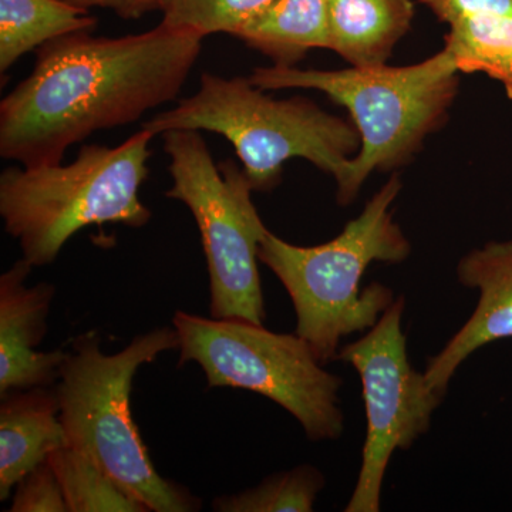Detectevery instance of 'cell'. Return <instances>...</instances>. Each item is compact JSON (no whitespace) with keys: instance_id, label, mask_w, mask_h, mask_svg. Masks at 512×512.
I'll return each instance as SVG.
<instances>
[{"instance_id":"19","label":"cell","mask_w":512,"mask_h":512,"mask_svg":"<svg viewBox=\"0 0 512 512\" xmlns=\"http://www.w3.org/2000/svg\"><path fill=\"white\" fill-rule=\"evenodd\" d=\"M272 0H161L163 23L197 30L202 36L238 29Z\"/></svg>"},{"instance_id":"15","label":"cell","mask_w":512,"mask_h":512,"mask_svg":"<svg viewBox=\"0 0 512 512\" xmlns=\"http://www.w3.org/2000/svg\"><path fill=\"white\" fill-rule=\"evenodd\" d=\"M96 26L89 10L66 0H0V72L57 37Z\"/></svg>"},{"instance_id":"16","label":"cell","mask_w":512,"mask_h":512,"mask_svg":"<svg viewBox=\"0 0 512 512\" xmlns=\"http://www.w3.org/2000/svg\"><path fill=\"white\" fill-rule=\"evenodd\" d=\"M460 73H484L512 100V18L480 16L451 25L444 37Z\"/></svg>"},{"instance_id":"14","label":"cell","mask_w":512,"mask_h":512,"mask_svg":"<svg viewBox=\"0 0 512 512\" xmlns=\"http://www.w3.org/2000/svg\"><path fill=\"white\" fill-rule=\"evenodd\" d=\"M234 36L275 66H295L309 50L329 49V0H272Z\"/></svg>"},{"instance_id":"12","label":"cell","mask_w":512,"mask_h":512,"mask_svg":"<svg viewBox=\"0 0 512 512\" xmlns=\"http://www.w3.org/2000/svg\"><path fill=\"white\" fill-rule=\"evenodd\" d=\"M56 387L16 390L0 404V501L66 446Z\"/></svg>"},{"instance_id":"20","label":"cell","mask_w":512,"mask_h":512,"mask_svg":"<svg viewBox=\"0 0 512 512\" xmlns=\"http://www.w3.org/2000/svg\"><path fill=\"white\" fill-rule=\"evenodd\" d=\"M9 512H69L62 485L49 461L16 485Z\"/></svg>"},{"instance_id":"8","label":"cell","mask_w":512,"mask_h":512,"mask_svg":"<svg viewBox=\"0 0 512 512\" xmlns=\"http://www.w3.org/2000/svg\"><path fill=\"white\" fill-rule=\"evenodd\" d=\"M163 138L173 178L165 197L183 202L200 229L211 318L264 325L258 251L269 229L252 202L244 170L232 161L215 164L200 131H165Z\"/></svg>"},{"instance_id":"22","label":"cell","mask_w":512,"mask_h":512,"mask_svg":"<svg viewBox=\"0 0 512 512\" xmlns=\"http://www.w3.org/2000/svg\"><path fill=\"white\" fill-rule=\"evenodd\" d=\"M83 9H110L123 19H138L161 9V0H66Z\"/></svg>"},{"instance_id":"11","label":"cell","mask_w":512,"mask_h":512,"mask_svg":"<svg viewBox=\"0 0 512 512\" xmlns=\"http://www.w3.org/2000/svg\"><path fill=\"white\" fill-rule=\"evenodd\" d=\"M458 282L480 293L470 319L427 360L424 377L431 390L447 393L458 367L485 345L512 338V239L473 249L457 265Z\"/></svg>"},{"instance_id":"10","label":"cell","mask_w":512,"mask_h":512,"mask_svg":"<svg viewBox=\"0 0 512 512\" xmlns=\"http://www.w3.org/2000/svg\"><path fill=\"white\" fill-rule=\"evenodd\" d=\"M33 266L25 258L0 276V396L16 390L52 387L69 352H39L56 289L26 286Z\"/></svg>"},{"instance_id":"7","label":"cell","mask_w":512,"mask_h":512,"mask_svg":"<svg viewBox=\"0 0 512 512\" xmlns=\"http://www.w3.org/2000/svg\"><path fill=\"white\" fill-rule=\"evenodd\" d=\"M180 367L195 362L210 387H234L284 407L312 441L338 440L343 433L342 377L323 370L301 336L276 333L239 319L175 312Z\"/></svg>"},{"instance_id":"17","label":"cell","mask_w":512,"mask_h":512,"mask_svg":"<svg viewBox=\"0 0 512 512\" xmlns=\"http://www.w3.org/2000/svg\"><path fill=\"white\" fill-rule=\"evenodd\" d=\"M69 512H150L86 454L63 446L49 457Z\"/></svg>"},{"instance_id":"13","label":"cell","mask_w":512,"mask_h":512,"mask_svg":"<svg viewBox=\"0 0 512 512\" xmlns=\"http://www.w3.org/2000/svg\"><path fill=\"white\" fill-rule=\"evenodd\" d=\"M413 18V0H329V50L353 67L386 64Z\"/></svg>"},{"instance_id":"18","label":"cell","mask_w":512,"mask_h":512,"mask_svg":"<svg viewBox=\"0 0 512 512\" xmlns=\"http://www.w3.org/2000/svg\"><path fill=\"white\" fill-rule=\"evenodd\" d=\"M325 476L311 464L272 474L242 493L221 495L212 501L217 512H311L315 510Z\"/></svg>"},{"instance_id":"2","label":"cell","mask_w":512,"mask_h":512,"mask_svg":"<svg viewBox=\"0 0 512 512\" xmlns=\"http://www.w3.org/2000/svg\"><path fill=\"white\" fill-rule=\"evenodd\" d=\"M402 187L399 175H393L362 214L326 244L298 247L268 231L259 245V261L291 296L296 335L309 343L322 365L338 360L342 339L372 329L396 299L387 286L360 289V282L373 262L400 264L412 252L390 210Z\"/></svg>"},{"instance_id":"21","label":"cell","mask_w":512,"mask_h":512,"mask_svg":"<svg viewBox=\"0 0 512 512\" xmlns=\"http://www.w3.org/2000/svg\"><path fill=\"white\" fill-rule=\"evenodd\" d=\"M440 22L456 25L464 19L480 16H510L512 0H420Z\"/></svg>"},{"instance_id":"9","label":"cell","mask_w":512,"mask_h":512,"mask_svg":"<svg viewBox=\"0 0 512 512\" xmlns=\"http://www.w3.org/2000/svg\"><path fill=\"white\" fill-rule=\"evenodd\" d=\"M406 301L394 299L363 338L339 350L338 360L355 367L362 380L367 433L362 466L346 512H377L394 451L409 450L430 430L444 396L434 392L410 365L402 320Z\"/></svg>"},{"instance_id":"4","label":"cell","mask_w":512,"mask_h":512,"mask_svg":"<svg viewBox=\"0 0 512 512\" xmlns=\"http://www.w3.org/2000/svg\"><path fill=\"white\" fill-rule=\"evenodd\" d=\"M178 349L173 328L138 335L121 352L104 355L93 333L73 342L56 393L66 446L86 454L150 512H194L201 500L154 467L131 412L138 369Z\"/></svg>"},{"instance_id":"6","label":"cell","mask_w":512,"mask_h":512,"mask_svg":"<svg viewBox=\"0 0 512 512\" xmlns=\"http://www.w3.org/2000/svg\"><path fill=\"white\" fill-rule=\"evenodd\" d=\"M264 92L244 77L202 73L197 93L156 114L143 128L156 136L171 130L220 134L234 146L254 191L278 187L291 158H305L338 183L360 150L355 124L305 97L275 100Z\"/></svg>"},{"instance_id":"5","label":"cell","mask_w":512,"mask_h":512,"mask_svg":"<svg viewBox=\"0 0 512 512\" xmlns=\"http://www.w3.org/2000/svg\"><path fill=\"white\" fill-rule=\"evenodd\" d=\"M154 136L141 127L119 147L83 146L67 165L3 171L0 215L33 268L53 264L67 241L90 225L141 228L151 220L140 188Z\"/></svg>"},{"instance_id":"3","label":"cell","mask_w":512,"mask_h":512,"mask_svg":"<svg viewBox=\"0 0 512 512\" xmlns=\"http://www.w3.org/2000/svg\"><path fill=\"white\" fill-rule=\"evenodd\" d=\"M453 56L441 52L412 66L301 70L295 66L258 67L248 77L265 90L306 89L325 93L346 107L360 134V150L338 181L336 200L349 205L373 171L402 167L443 127L458 92Z\"/></svg>"},{"instance_id":"1","label":"cell","mask_w":512,"mask_h":512,"mask_svg":"<svg viewBox=\"0 0 512 512\" xmlns=\"http://www.w3.org/2000/svg\"><path fill=\"white\" fill-rule=\"evenodd\" d=\"M57 37L0 103V156L23 167L62 163L96 131L127 126L177 99L204 36L161 22L123 37Z\"/></svg>"}]
</instances>
